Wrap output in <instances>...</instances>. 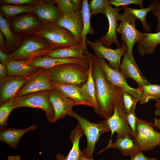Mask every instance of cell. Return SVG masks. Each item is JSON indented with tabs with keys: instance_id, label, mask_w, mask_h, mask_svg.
I'll return each instance as SVG.
<instances>
[{
	"instance_id": "d4e9b609",
	"label": "cell",
	"mask_w": 160,
	"mask_h": 160,
	"mask_svg": "<svg viewBox=\"0 0 160 160\" xmlns=\"http://www.w3.org/2000/svg\"><path fill=\"white\" fill-rule=\"evenodd\" d=\"M123 7L124 11L132 15L140 21L143 29L148 33L151 31L152 30L150 26L146 22V16L149 12L160 9V1L153 0L149 5L145 8L135 9L130 8L128 6H123Z\"/></svg>"
},
{
	"instance_id": "9c48e42d",
	"label": "cell",
	"mask_w": 160,
	"mask_h": 160,
	"mask_svg": "<svg viewBox=\"0 0 160 160\" xmlns=\"http://www.w3.org/2000/svg\"><path fill=\"white\" fill-rule=\"evenodd\" d=\"M106 120L111 132L110 140L108 145L112 143V138L115 132L116 133L117 138H122L128 135L134 138L131 130L125 118L121 95L115 103L112 115Z\"/></svg>"
},
{
	"instance_id": "cb8c5ba5",
	"label": "cell",
	"mask_w": 160,
	"mask_h": 160,
	"mask_svg": "<svg viewBox=\"0 0 160 160\" xmlns=\"http://www.w3.org/2000/svg\"><path fill=\"white\" fill-rule=\"evenodd\" d=\"M36 124L22 129H17L12 128H5L0 130V140L13 149L16 148L23 134L28 131H34L37 128Z\"/></svg>"
},
{
	"instance_id": "d6986e66",
	"label": "cell",
	"mask_w": 160,
	"mask_h": 160,
	"mask_svg": "<svg viewBox=\"0 0 160 160\" xmlns=\"http://www.w3.org/2000/svg\"><path fill=\"white\" fill-rule=\"evenodd\" d=\"M75 63L85 66H89L88 57L86 59L77 58H61L41 56L33 59L28 64L31 66L49 69L53 67L67 63Z\"/></svg>"
},
{
	"instance_id": "7c38bea8",
	"label": "cell",
	"mask_w": 160,
	"mask_h": 160,
	"mask_svg": "<svg viewBox=\"0 0 160 160\" xmlns=\"http://www.w3.org/2000/svg\"><path fill=\"white\" fill-rule=\"evenodd\" d=\"M122 9V7L113 8L110 5L107 7L105 16L108 22V31L105 35L102 36L99 39H96L105 47L110 48L114 43L118 48L121 46L117 38L116 30L118 27V21H121L122 19L123 14L119 13Z\"/></svg>"
},
{
	"instance_id": "ffe728a7",
	"label": "cell",
	"mask_w": 160,
	"mask_h": 160,
	"mask_svg": "<svg viewBox=\"0 0 160 160\" xmlns=\"http://www.w3.org/2000/svg\"><path fill=\"white\" fill-rule=\"evenodd\" d=\"M42 24L34 16L25 15L15 19L12 23L15 33L20 35H26L36 32Z\"/></svg>"
},
{
	"instance_id": "8d00e7d4",
	"label": "cell",
	"mask_w": 160,
	"mask_h": 160,
	"mask_svg": "<svg viewBox=\"0 0 160 160\" xmlns=\"http://www.w3.org/2000/svg\"><path fill=\"white\" fill-rule=\"evenodd\" d=\"M121 98L125 112L134 111L138 101L124 90L122 89Z\"/></svg>"
},
{
	"instance_id": "681fc988",
	"label": "cell",
	"mask_w": 160,
	"mask_h": 160,
	"mask_svg": "<svg viewBox=\"0 0 160 160\" xmlns=\"http://www.w3.org/2000/svg\"><path fill=\"white\" fill-rule=\"evenodd\" d=\"M155 106L156 108H160V99L156 101Z\"/></svg>"
},
{
	"instance_id": "30bf717a",
	"label": "cell",
	"mask_w": 160,
	"mask_h": 160,
	"mask_svg": "<svg viewBox=\"0 0 160 160\" xmlns=\"http://www.w3.org/2000/svg\"><path fill=\"white\" fill-rule=\"evenodd\" d=\"M86 44L94 52L95 55L97 58L105 59L111 67L114 70H119L121 58L126 54L127 49L125 43H122L121 47L115 49L105 46L97 40L93 42L87 38Z\"/></svg>"
},
{
	"instance_id": "4fadbf2b",
	"label": "cell",
	"mask_w": 160,
	"mask_h": 160,
	"mask_svg": "<svg viewBox=\"0 0 160 160\" xmlns=\"http://www.w3.org/2000/svg\"><path fill=\"white\" fill-rule=\"evenodd\" d=\"M97 58L100 66L107 79L113 85L121 88L132 95L139 102L140 93L138 88L130 87L127 83L126 79L120 71L112 68L104 59Z\"/></svg>"
},
{
	"instance_id": "5b68a950",
	"label": "cell",
	"mask_w": 160,
	"mask_h": 160,
	"mask_svg": "<svg viewBox=\"0 0 160 160\" xmlns=\"http://www.w3.org/2000/svg\"><path fill=\"white\" fill-rule=\"evenodd\" d=\"M123 17L116 31L120 35L122 43H124L127 47L125 55L139 70H140L134 59L132 53L133 46L144 36V33L139 31L136 28L135 23L136 18L132 15L124 11Z\"/></svg>"
},
{
	"instance_id": "44dd1931",
	"label": "cell",
	"mask_w": 160,
	"mask_h": 160,
	"mask_svg": "<svg viewBox=\"0 0 160 160\" xmlns=\"http://www.w3.org/2000/svg\"><path fill=\"white\" fill-rule=\"evenodd\" d=\"M120 68L121 72L126 79L131 78L137 83L138 88H142L150 83L143 76L142 73L133 63L124 55Z\"/></svg>"
},
{
	"instance_id": "7bdbcfd3",
	"label": "cell",
	"mask_w": 160,
	"mask_h": 160,
	"mask_svg": "<svg viewBox=\"0 0 160 160\" xmlns=\"http://www.w3.org/2000/svg\"><path fill=\"white\" fill-rule=\"evenodd\" d=\"M0 50L4 52L7 53H9V51L7 45L5 41L4 36L2 33L0 31Z\"/></svg>"
},
{
	"instance_id": "5bb4252c",
	"label": "cell",
	"mask_w": 160,
	"mask_h": 160,
	"mask_svg": "<svg viewBox=\"0 0 160 160\" xmlns=\"http://www.w3.org/2000/svg\"><path fill=\"white\" fill-rule=\"evenodd\" d=\"M49 99L55 113L52 123L65 118L67 116L73 117L74 111L73 108L76 105L73 100L64 96L55 89L51 90Z\"/></svg>"
},
{
	"instance_id": "277c9868",
	"label": "cell",
	"mask_w": 160,
	"mask_h": 160,
	"mask_svg": "<svg viewBox=\"0 0 160 160\" xmlns=\"http://www.w3.org/2000/svg\"><path fill=\"white\" fill-rule=\"evenodd\" d=\"M34 35L44 39L54 49L80 44L70 32L56 22L43 23Z\"/></svg>"
},
{
	"instance_id": "3957f363",
	"label": "cell",
	"mask_w": 160,
	"mask_h": 160,
	"mask_svg": "<svg viewBox=\"0 0 160 160\" xmlns=\"http://www.w3.org/2000/svg\"><path fill=\"white\" fill-rule=\"evenodd\" d=\"M21 41L17 49L9 54L11 60H24L28 63L36 57L46 55L54 49L44 39L34 34L25 36Z\"/></svg>"
},
{
	"instance_id": "bcb514c9",
	"label": "cell",
	"mask_w": 160,
	"mask_h": 160,
	"mask_svg": "<svg viewBox=\"0 0 160 160\" xmlns=\"http://www.w3.org/2000/svg\"><path fill=\"white\" fill-rule=\"evenodd\" d=\"M153 15L156 18L158 21L157 25L156 27V32L160 31V9L152 12Z\"/></svg>"
},
{
	"instance_id": "1f68e13d",
	"label": "cell",
	"mask_w": 160,
	"mask_h": 160,
	"mask_svg": "<svg viewBox=\"0 0 160 160\" xmlns=\"http://www.w3.org/2000/svg\"><path fill=\"white\" fill-rule=\"evenodd\" d=\"M138 88L140 93L139 101L140 104H145L152 100L157 101L160 99V85L150 84Z\"/></svg>"
},
{
	"instance_id": "74e56055",
	"label": "cell",
	"mask_w": 160,
	"mask_h": 160,
	"mask_svg": "<svg viewBox=\"0 0 160 160\" xmlns=\"http://www.w3.org/2000/svg\"><path fill=\"white\" fill-rule=\"evenodd\" d=\"M124 116L126 121L130 128L134 138L136 132V126L138 118L136 117L135 111L124 112Z\"/></svg>"
},
{
	"instance_id": "52a82bcc",
	"label": "cell",
	"mask_w": 160,
	"mask_h": 160,
	"mask_svg": "<svg viewBox=\"0 0 160 160\" xmlns=\"http://www.w3.org/2000/svg\"><path fill=\"white\" fill-rule=\"evenodd\" d=\"M50 91V90L41 91L15 97L13 109L27 107L42 109L45 112V115L48 121L52 123L55 113L49 99Z\"/></svg>"
},
{
	"instance_id": "ac0fdd59",
	"label": "cell",
	"mask_w": 160,
	"mask_h": 160,
	"mask_svg": "<svg viewBox=\"0 0 160 160\" xmlns=\"http://www.w3.org/2000/svg\"><path fill=\"white\" fill-rule=\"evenodd\" d=\"M56 23L70 32L74 36L76 41L79 43L81 44V36L83 28L81 10L63 16Z\"/></svg>"
},
{
	"instance_id": "6da1fadb",
	"label": "cell",
	"mask_w": 160,
	"mask_h": 160,
	"mask_svg": "<svg viewBox=\"0 0 160 160\" xmlns=\"http://www.w3.org/2000/svg\"><path fill=\"white\" fill-rule=\"evenodd\" d=\"M92 73L97 106L95 113L106 120L113 113L115 103L121 95V89L113 85L107 79L95 55Z\"/></svg>"
},
{
	"instance_id": "7dc6e473",
	"label": "cell",
	"mask_w": 160,
	"mask_h": 160,
	"mask_svg": "<svg viewBox=\"0 0 160 160\" xmlns=\"http://www.w3.org/2000/svg\"><path fill=\"white\" fill-rule=\"evenodd\" d=\"M7 160H21V157L19 155H9L7 157Z\"/></svg>"
},
{
	"instance_id": "d590c367",
	"label": "cell",
	"mask_w": 160,
	"mask_h": 160,
	"mask_svg": "<svg viewBox=\"0 0 160 160\" xmlns=\"http://www.w3.org/2000/svg\"><path fill=\"white\" fill-rule=\"evenodd\" d=\"M89 4L91 16L99 13L105 16L107 7L109 5L108 0H92Z\"/></svg>"
},
{
	"instance_id": "4316f807",
	"label": "cell",
	"mask_w": 160,
	"mask_h": 160,
	"mask_svg": "<svg viewBox=\"0 0 160 160\" xmlns=\"http://www.w3.org/2000/svg\"><path fill=\"white\" fill-rule=\"evenodd\" d=\"M8 75L28 77L38 71L40 68L31 66L24 60H11L7 66Z\"/></svg>"
},
{
	"instance_id": "9a60e30c",
	"label": "cell",
	"mask_w": 160,
	"mask_h": 160,
	"mask_svg": "<svg viewBox=\"0 0 160 160\" xmlns=\"http://www.w3.org/2000/svg\"><path fill=\"white\" fill-rule=\"evenodd\" d=\"M28 79V77L8 75L0 81V105L15 98Z\"/></svg>"
},
{
	"instance_id": "2e32d148",
	"label": "cell",
	"mask_w": 160,
	"mask_h": 160,
	"mask_svg": "<svg viewBox=\"0 0 160 160\" xmlns=\"http://www.w3.org/2000/svg\"><path fill=\"white\" fill-rule=\"evenodd\" d=\"M53 87L64 96L74 101L77 105L91 107L94 105L92 101L83 93L81 87L73 84H61L51 81Z\"/></svg>"
},
{
	"instance_id": "603a6c76",
	"label": "cell",
	"mask_w": 160,
	"mask_h": 160,
	"mask_svg": "<svg viewBox=\"0 0 160 160\" xmlns=\"http://www.w3.org/2000/svg\"><path fill=\"white\" fill-rule=\"evenodd\" d=\"M110 148H116L120 151L123 155L131 157L140 151L134 138L128 135L122 138H117L115 142L108 145L98 153Z\"/></svg>"
},
{
	"instance_id": "83f0119b",
	"label": "cell",
	"mask_w": 160,
	"mask_h": 160,
	"mask_svg": "<svg viewBox=\"0 0 160 160\" xmlns=\"http://www.w3.org/2000/svg\"><path fill=\"white\" fill-rule=\"evenodd\" d=\"M0 29L5 39L7 45L9 53L11 54L18 48L23 37L14 34L11 30L9 23L7 20L0 15Z\"/></svg>"
},
{
	"instance_id": "e0dca14e",
	"label": "cell",
	"mask_w": 160,
	"mask_h": 160,
	"mask_svg": "<svg viewBox=\"0 0 160 160\" xmlns=\"http://www.w3.org/2000/svg\"><path fill=\"white\" fill-rule=\"evenodd\" d=\"M33 11L43 23L56 22L63 16L55 4L54 0L40 1L34 6Z\"/></svg>"
},
{
	"instance_id": "60d3db41",
	"label": "cell",
	"mask_w": 160,
	"mask_h": 160,
	"mask_svg": "<svg viewBox=\"0 0 160 160\" xmlns=\"http://www.w3.org/2000/svg\"><path fill=\"white\" fill-rule=\"evenodd\" d=\"M129 160H156L155 158L148 157L145 156L140 151L134 156L131 157Z\"/></svg>"
},
{
	"instance_id": "ee69618b",
	"label": "cell",
	"mask_w": 160,
	"mask_h": 160,
	"mask_svg": "<svg viewBox=\"0 0 160 160\" xmlns=\"http://www.w3.org/2000/svg\"><path fill=\"white\" fill-rule=\"evenodd\" d=\"M8 75L7 66L0 63V81L3 80Z\"/></svg>"
},
{
	"instance_id": "f907efd6",
	"label": "cell",
	"mask_w": 160,
	"mask_h": 160,
	"mask_svg": "<svg viewBox=\"0 0 160 160\" xmlns=\"http://www.w3.org/2000/svg\"><path fill=\"white\" fill-rule=\"evenodd\" d=\"M159 145V146L160 147V141H159V145Z\"/></svg>"
},
{
	"instance_id": "8992f818",
	"label": "cell",
	"mask_w": 160,
	"mask_h": 160,
	"mask_svg": "<svg viewBox=\"0 0 160 160\" xmlns=\"http://www.w3.org/2000/svg\"><path fill=\"white\" fill-rule=\"evenodd\" d=\"M73 117L78 121L86 137L87 145L82 151V153L87 158H92L95 145L100 136L103 133L111 132L107 120L102 121L98 123H93L74 111Z\"/></svg>"
},
{
	"instance_id": "8fae6325",
	"label": "cell",
	"mask_w": 160,
	"mask_h": 160,
	"mask_svg": "<svg viewBox=\"0 0 160 160\" xmlns=\"http://www.w3.org/2000/svg\"><path fill=\"white\" fill-rule=\"evenodd\" d=\"M53 89L51 83L49 69L40 68L38 71L28 77L25 85L16 97L40 91Z\"/></svg>"
},
{
	"instance_id": "ba28073f",
	"label": "cell",
	"mask_w": 160,
	"mask_h": 160,
	"mask_svg": "<svg viewBox=\"0 0 160 160\" xmlns=\"http://www.w3.org/2000/svg\"><path fill=\"white\" fill-rule=\"evenodd\" d=\"M153 123L138 118L134 140L141 151H148L153 149L158 145L160 133L154 129Z\"/></svg>"
},
{
	"instance_id": "d6a6232c",
	"label": "cell",
	"mask_w": 160,
	"mask_h": 160,
	"mask_svg": "<svg viewBox=\"0 0 160 160\" xmlns=\"http://www.w3.org/2000/svg\"><path fill=\"white\" fill-rule=\"evenodd\" d=\"M54 2L60 13L63 16L81 10V0H54Z\"/></svg>"
},
{
	"instance_id": "f1b7e54d",
	"label": "cell",
	"mask_w": 160,
	"mask_h": 160,
	"mask_svg": "<svg viewBox=\"0 0 160 160\" xmlns=\"http://www.w3.org/2000/svg\"><path fill=\"white\" fill-rule=\"evenodd\" d=\"M84 54H85L81 44L68 47L54 49L46 55L52 57L61 58H87V56L84 55Z\"/></svg>"
},
{
	"instance_id": "7a4b0ae2",
	"label": "cell",
	"mask_w": 160,
	"mask_h": 160,
	"mask_svg": "<svg viewBox=\"0 0 160 160\" xmlns=\"http://www.w3.org/2000/svg\"><path fill=\"white\" fill-rule=\"evenodd\" d=\"M89 67L72 63L58 65L49 69L50 80L57 83L81 87L87 80Z\"/></svg>"
},
{
	"instance_id": "ab89813d",
	"label": "cell",
	"mask_w": 160,
	"mask_h": 160,
	"mask_svg": "<svg viewBox=\"0 0 160 160\" xmlns=\"http://www.w3.org/2000/svg\"><path fill=\"white\" fill-rule=\"evenodd\" d=\"M39 1L34 0H1L0 2L5 4H7L14 5H34L37 4Z\"/></svg>"
},
{
	"instance_id": "836d02e7",
	"label": "cell",
	"mask_w": 160,
	"mask_h": 160,
	"mask_svg": "<svg viewBox=\"0 0 160 160\" xmlns=\"http://www.w3.org/2000/svg\"><path fill=\"white\" fill-rule=\"evenodd\" d=\"M34 6L30 5H18L8 4L1 7V11L9 17H13L25 12L33 13Z\"/></svg>"
},
{
	"instance_id": "e575fe53",
	"label": "cell",
	"mask_w": 160,
	"mask_h": 160,
	"mask_svg": "<svg viewBox=\"0 0 160 160\" xmlns=\"http://www.w3.org/2000/svg\"><path fill=\"white\" fill-rule=\"evenodd\" d=\"M15 98H12L0 105V129H5L8 124L9 116L14 110L13 104Z\"/></svg>"
},
{
	"instance_id": "f35d334b",
	"label": "cell",
	"mask_w": 160,
	"mask_h": 160,
	"mask_svg": "<svg viewBox=\"0 0 160 160\" xmlns=\"http://www.w3.org/2000/svg\"><path fill=\"white\" fill-rule=\"evenodd\" d=\"M143 0H108L109 5H113L116 7L120 6H126L130 4L138 5L140 8H143Z\"/></svg>"
},
{
	"instance_id": "484cf974",
	"label": "cell",
	"mask_w": 160,
	"mask_h": 160,
	"mask_svg": "<svg viewBox=\"0 0 160 160\" xmlns=\"http://www.w3.org/2000/svg\"><path fill=\"white\" fill-rule=\"evenodd\" d=\"M144 33L143 38L137 42V52L141 56L153 54L156 47L160 44V31Z\"/></svg>"
},
{
	"instance_id": "f546056e",
	"label": "cell",
	"mask_w": 160,
	"mask_h": 160,
	"mask_svg": "<svg viewBox=\"0 0 160 160\" xmlns=\"http://www.w3.org/2000/svg\"><path fill=\"white\" fill-rule=\"evenodd\" d=\"M81 12L83 17V28L81 34L82 44L86 56L89 53L86 44L87 36L88 34L93 35L95 31L91 26L90 22V15L89 4L87 0L82 1Z\"/></svg>"
},
{
	"instance_id": "4dcf8cb0",
	"label": "cell",
	"mask_w": 160,
	"mask_h": 160,
	"mask_svg": "<svg viewBox=\"0 0 160 160\" xmlns=\"http://www.w3.org/2000/svg\"><path fill=\"white\" fill-rule=\"evenodd\" d=\"M94 56L92 54L89 53L87 55L89 61L88 77L87 81L81 87V89L84 94L93 103L94 105V111L95 112L97 106L95 97V84L92 73Z\"/></svg>"
},
{
	"instance_id": "f6af8a7d",
	"label": "cell",
	"mask_w": 160,
	"mask_h": 160,
	"mask_svg": "<svg viewBox=\"0 0 160 160\" xmlns=\"http://www.w3.org/2000/svg\"><path fill=\"white\" fill-rule=\"evenodd\" d=\"M154 115L156 116H159V119L156 118L154 119L153 123L154 127L156 129H160V108H156L155 110Z\"/></svg>"
},
{
	"instance_id": "c3c4849f",
	"label": "cell",
	"mask_w": 160,
	"mask_h": 160,
	"mask_svg": "<svg viewBox=\"0 0 160 160\" xmlns=\"http://www.w3.org/2000/svg\"><path fill=\"white\" fill-rule=\"evenodd\" d=\"M79 160H94L93 158H88L84 156L82 152L80 156Z\"/></svg>"
},
{
	"instance_id": "7402d4cb",
	"label": "cell",
	"mask_w": 160,
	"mask_h": 160,
	"mask_svg": "<svg viewBox=\"0 0 160 160\" xmlns=\"http://www.w3.org/2000/svg\"><path fill=\"white\" fill-rule=\"evenodd\" d=\"M84 135L83 130L78 122L70 135L69 137L73 146L69 153L65 157L62 154L58 153L55 156L56 160H79L82 153L79 148V141Z\"/></svg>"
},
{
	"instance_id": "b9f144b4",
	"label": "cell",
	"mask_w": 160,
	"mask_h": 160,
	"mask_svg": "<svg viewBox=\"0 0 160 160\" xmlns=\"http://www.w3.org/2000/svg\"><path fill=\"white\" fill-rule=\"evenodd\" d=\"M11 61L9 55L0 50V61L1 63L7 66Z\"/></svg>"
}]
</instances>
